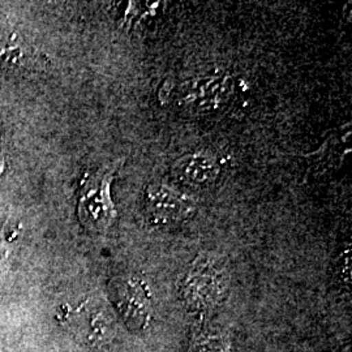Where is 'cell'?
<instances>
[{"instance_id":"1","label":"cell","mask_w":352,"mask_h":352,"mask_svg":"<svg viewBox=\"0 0 352 352\" xmlns=\"http://www.w3.org/2000/svg\"><path fill=\"white\" fill-rule=\"evenodd\" d=\"M111 173L101 171L90 176L80 192L78 217L91 231H104L113 223L115 209L110 199Z\"/></svg>"},{"instance_id":"2","label":"cell","mask_w":352,"mask_h":352,"mask_svg":"<svg viewBox=\"0 0 352 352\" xmlns=\"http://www.w3.org/2000/svg\"><path fill=\"white\" fill-rule=\"evenodd\" d=\"M145 209L154 222L170 225L189 218L195 206L189 199L174 189L154 184L145 192Z\"/></svg>"},{"instance_id":"3","label":"cell","mask_w":352,"mask_h":352,"mask_svg":"<svg viewBox=\"0 0 352 352\" xmlns=\"http://www.w3.org/2000/svg\"><path fill=\"white\" fill-rule=\"evenodd\" d=\"M173 173L182 184L200 188L213 183L218 175V166L212 157L196 153L176 161Z\"/></svg>"},{"instance_id":"4","label":"cell","mask_w":352,"mask_h":352,"mask_svg":"<svg viewBox=\"0 0 352 352\" xmlns=\"http://www.w3.org/2000/svg\"><path fill=\"white\" fill-rule=\"evenodd\" d=\"M116 295L120 299V305L124 308L122 309L124 315L146 316L148 314V300L145 289L136 280H126L123 282L119 289H116Z\"/></svg>"},{"instance_id":"5","label":"cell","mask_w":352,"mask_h":352,"mask_svg":"<svg viewBox=\"0 0 352 352\" xmlns=\"http://www.w3.org/2000/svg\"><path fill=\"white\" fill-rule=\"evenodd\" d=\"M3 168H4V160H3V157L0 154V174L3 173Z\"/></svg>"}]
</instances>
